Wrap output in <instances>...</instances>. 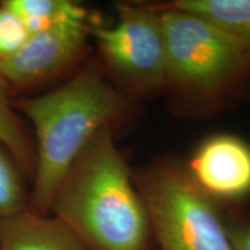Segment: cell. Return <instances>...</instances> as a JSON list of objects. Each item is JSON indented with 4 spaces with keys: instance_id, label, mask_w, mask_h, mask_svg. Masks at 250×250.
<instances>
[{
    "instance_id": "2",
    "label": "cell",
    "mask_w": 250,
    "mask_h": 250,
    "mask_svg": "<svg viewBox=\"0 0 250 250\" xmlns=\"http://www.w3.org/2000/svg\"><path fill=\"white\" fill-rule=\"evenodd\" d=\"M116 131L103 127L89 140L59 182L50 214L88 250H151L147 212Z\"/></svg>"
},
{
    "instance_id": "7",
    "label": "cell",
    "mask_w": 250,
    "mask_h": 250,
    "mask_svg": "<svg viewBox=\"0 0 250 250\" xmlns=\"http://www.w3.org/2000/svg\"><path fill=\"white\" fill-rule=\"evenodd\" d=\"M186 166L199 189L219 206L245 203L250 197V144L241 137H206Z\"/></svg>"
},
{
    "instance_id": "14",
    "label": "cell",
    "mask_w": 250,
    "mask_h": 250,
    "mask_svg": "<svg viewBox=\"0 0 250 250\" xmlns=\"http://www.w3.org/2000/svg\"><path fill=\"white\" fill-rule=\"evenodd\" d=\"M28 37L23 23L0 2V64L13 57Z\"/></svg>"
},
{
    "instance_id": "12",
    "label": "cell",
    "mask_w": 250,
    "mask_h": 250,
    "mask_svg": "<svg viewBox=\"0 0 250 250\" xmlns=\"http://www.w3.org/2000/svg\"><path fill=\"white\" fill-rule=\"evenodd\" d=\"M30 183L14 156L0 144V221L29 210Z\"/></svg>"
},
{
    "instance_id": "1",
    "label": "cell",
    "mask_w": 250,
    "mask_h": 250,
    "mask_svg": "<svg viewBox=\"0 0 250 250\" xmlns=\"http://www.w3.org/2000/svg\"><path fill=\"white\" fill-rule=\"evenodd\" d=\"M12 103L34 130L36 167L29 210L41 215L50 214L59 182L89 140L103 127H121L136 107L112 85L95 55L57 88L13 98Z\"/></svg>"
},
{
    "instance_id": "13",
    "label": "cell",
    "mask_w": 250,
    "mask_h": 250,
    "mask_svg": "<svg viewBox=\"0 0 250 250\" xmlns=\"http://www.w3.org/2000/svg\"><path fill=\"white\" fill-rule=\"evenodd\" d=\"M233 250H250V204L219 206Z\"/></svg>"
},
{
    "instance_id": "10",
    "label": "cell",
    "mask_w": 250,
    "mask_h": 250,
    "mask_svg": "<svg viewBox=\"0 0 250 250\" xmlns=\"http://www.w3.org/2000/svg\"><path fill=\"white\" fill-rule=\"evenodd\" d=\"M167 5L208 21L250 56V0H175Z\"/></svg>"
},
{
    "instance_id": "3",
    "label": "cell",
    "mask_w": 250,
    "mask_h": 250,
    "mask_svg": "<svg viewBox=\"0 0 250 250\" xmlns=\"http://www.w3.org/2000/svg\"><path fill=\"white\" fill-rule=\"evenodd\" d=\"M166 45V87L180 115L201 117L232 107L250 87V56L217 27L159 4Z\"/></svg>"
},
{
    "instance_id": "5",
    "label": "cell",
    "mask_w": 250,
    "mask_h": 250,
    "mask_svg": "<svg viewBox=\"0 0 250 250\" xmlns=\"http://www.w3.org/2000/svg\"><path fill=\"white\" fill-rule=\"evenodd\" d=\"M112 26L92 28L95 57L112 85L137 103L165 92L166 45L158 5L120 2Z\"/></svg>"
},
{
    "instance_id": "4",
    "label": "cell",
    "mask_w": 250,
    "mask_h": 250,
    "mask_svg": "<svg viewBox=\"0 0 250 250\" xmlns=\"http://www.w3.org/2000/svg\"><path fill=\"white\" fill-rule=\"evenodd\" d=\"M131 174L160 250H233L220 208L195 183L186 161L161 155Z\"/></svg>"
},
{
    "instance_id": "11",
    "label": "cell",
    "mask_w": 250,
    "mask_h": 250,
    "mask_svg": "<svg viewBox=\"0 0 250 250\" xmlns=\"http://www.w3.org/2000/svg\"><path fill=\"white\" fill-rule=\"evenodd\" d=\"M12 99L13 96L0 76V144L14 156L31 184L36 167L35 142L20 114L14 109Z\"/></svg>"
},
{
    "instance_id": "15",
    "label": "cell",
    "mask_w": 250,
    "mask_h": 250,
    "mask_svg": "<svg viewBox=\"0 0 250 250\" xmlns=\"http://www.w3.org/2000/svg\"><path fill=\"white\" fill-rule=\"evenodd\" d=\"M248 93H249V98H250V87H249V89H248Z\"/></svg>"
},
{
    "instance_id": "9",
    "label": "cell",
    "mask_w": 250,
    "mask_h": 250,
    "mask_svg": "<svg viewBox=\"0 0 250 250\" xmlns=\"http://www.w3.org/2000/svg\"><path fill=\"white\" fill-rule=\"evenodd\" d=\"M17 15L28 33L96 23L85 6L71 0H1Z\"/></svg>"
},
{
    "instance_id": "6",
    "label": "cell",
    "mask_w": 250,
    "mask_h": 250,
    "mask_svg": "<svg viewBox=\"0 0 250 250\" xmlns=\"http://www.w3.org/2000/svg\"><path fill=\"white\" fill-rule=\"evenodd\" d=\"M94 24L30 34L17 54L0 64V76L11 95L18 98L35 87L73 74L92 56L90 40Z\"/></svg>"
},
{
    "instance_id": "8",
    "label": "cell",
    "mask_w": 250,
    "mask_h": 250,
    "mask_svg": "<svg viewBox=\"0 0 250 250\" xmlns=\"http://www.w3.org/2000/svg\"><path fill=\"white\" fill-rule=\"evenodd\" d=\"M0 250H88L54 215L30 210L0 221Z\"/></svg>"
}]
</instances>
